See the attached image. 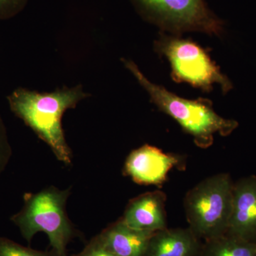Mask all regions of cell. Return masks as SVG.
<instances>
[{
    "instance_id": "cell-6",
    "label": "cell",
    "mask_w": 256,
    "mask_h": 256,
    "mask_svg": "<svg viewBox=\"0 0 256 256\" xmlns=\"http://www.w3.org/2000/svg\"><path fill=\"white\" fill-rule=\"evenodd\" d=\"M140 16L172 34L188 32L220 36L224 22L205 0H130Z\"/></svg>"
},
{
    "instance_id": "cell-10",
    "label": "cell",
    "mask_w": 256,
    "mask_h": 256,
    "mask_svg": "<svg viewBox=\"0 0 256 256\" xmlns=\"http://www.w3.org/2000/svg\"><path fill=\"white\" fill-rule=\"evenodd\" d=\"M202 246L190 228H166L153 234L144 256H200Z\"/></svg>"
},
{
    "instance_id": "cell-3",
    "label": "cell",
    "mask_w": 256,
    "mask_h": 256,
    "mask_svg": "<svg viewBox=\"0 0 256 256\" xmlns=\"http://www.w3.org/2000/svg\"><path fill=\"white\" fill-rule=\"evenodd\" d=\"M70 188L55 186L35 194H26L22 208L11 217L28 242L38 232L46 234L52 252L56 256H67V246L75 236V229L66 210Z\"/></svg>"
},
{
    "instance_id": "cell-1",
    "label": "cell",
    "mask_w": 256,
    "mask_h": 256,
    "mask_svg": "<svg viewBox=\"0 0 256 256\" xmlns=\"http://www.w3.org/2000/svg\"><path fill=\"white\" fill-rule=\"evenodd\" d=\"M88 96L82 86L43 94L20 88L8 99L13 114L50 146L57 160L70 165L72 152L64 136L62 117L66 111L74 108Z\"/></svg>"
},
{
    "instance_id": "cell-13",
    "label": "cell",
    "mask_w": 256,
    "mask_h": 256,
    "mask_svg": "<svg viewBox=\"0 0 256 256\" xmlns=\"http://www.w3.org/2000/svg\"><path fill=\"white\" fill-rule=\"evenodd\" d=\"M0 256H56L53 252L34 250L11 239L0 237Z\"/></svg>"
},
{
    "instance_id": "cell-2",
    "label": "cell",
    "mask_w": 256,
    "mask_h": 256,
    "mask_svg": "<svg viewBox=\"0 0 256 256\" xmlns=\"http://www.w3.org/2000/svg\"><path fill=\"white\" fill-rule=\"evenodd\" d=\"M122 62L149 94L152 102L192 136L200 148L205 149L212 146L216 134L226 137L238 127L235 120L224 118L217 114L210 101L202 98L188 100L175 95L165 88L150 82L132 60Z\"/></svg>"
},
{
    "instance_id": "cell-15",
    "label": "cell",
    "mask_w": 256,
    "mask_h": 256,
    "mask_svg": "<svg viewBox=\"0 0 256 256\" xmlns=\"http://www.w3.org/2000/svg\"><path fill=\"white\" fill-rule=\"evenodd\" d=\"M12 156V148L4 122L0 116V175L4 171Z\"/></svg>"
},
{
    "instance_id": "cell-4",
    "label": "cell",
    "mask_w": 256,
    "mask_h": 256,
    "mask_svg": "<svg viewBox=\"0 0 256 256\" xmlns=\"http://www.w3.org/2000/svg\"><path fill=\"white\" fill-rule=\"evenodd\" d=\"M234 182L228 173L208 176L186 193L184 201L188 228L205 240L226 234L232 214Z\"/></svg>"
},
{
    "instance_id": "cell-16",
    "label": "cell",
    "mask_w": 256,
    "mask_h": 256,
    "mask_svg": "<svg viewBox=\"0 0 256 256\" xmlns=\"http://www.w3.org/2000/svg\"><path fill=\"white\" fill-rule=\"evenodd\" d=\"M74 256H116L105 246L98 236L88 242L84 250Z\"/></svg>"
},
{
    "instance_id": "cell-5",
    "label": "cell",
    "mask_w": 256,
    "mask_h": 256,
    "mask_svg": "<svg viewBox=\"0 0 256 256\" xmlns=\"http://www.w3.org/2000/svg\"><path fill=\"white\" fill-rule=\"evenodd\" d=\"M156 50L168 60L173 80L188 82L204 92H210L218 84L224 94H228L233 84L220 72L206 50L194 42L180 35L162 34L156 42Z\"/></svg>"
},
{
    "instance_id": "cell-14",
    "label": "cell",
    "mask_w": 256,
    "mask_h": 256,
    "mask_svg": "<svg viewBox=\"0 0 256 256\" xmlns=\"http://www.w3.org/2000/svg\"><path fill=\"white\" fill-rule=\"evenodd\" d=\"M28 0H0V20L14 18L26 8Z\"/></svg>"
},
{
    "instance_id": "cell-12",
    "label": "cell",
    "mask_w": 256,
    "mask_h": 256,
    "mask_svg": "<svg viewBox=\"0 0 256 256\" xmlns=\"http://www.w3.org/2000/svg\"><path fill=\"white\" fill-rule=\"evenodd\" d=\"M200 256H256V242L226 234L206 240Z\"/></svg>"
},
{
    "instance_id": "cell-11",
    "label": "cell",
    "mask_w": 256,
    "mask_h": 256,
    "mask_svg": "<svg viewBox=\"0 0 256 256\" xmlns=\"http://www.w3.org/2000/svg\"><path fill=\"white\" fill-rule=\"evenodd\" d=\"M153 234L131 228L120 218L98 236L116 256H144Z\"/></svg>"
},
{
    "instance_id": "cell-8",
    "label": "cell",
    "mask_w": 256,
    "mask_h": 256,
    "mask_svg": "<svg viewBox=\"0 0 256 256\" xmlns=\"http://www.w3.org/2000/svg\"><path fill=\"white\" fill-rule=\"evenodd\" d=\"M226 234L256 242V176L234 182L232 214Z\"/></svg>"
},
{
    "instance_id": "cell-9",
    "label": "cell",
    "mask_w": 256,
    "mask_h": 256,
    "mask_svg": "<svg viewBox=\"0 0 256 256\" xmlns=\"http://www.w3.org/2000/svg\"><path fill=\"white\" fill-rule=\"evenodd\" d=\"M165 204L164 192H146L130 201L121 218L131 228L156 233L166 228Z\"/></svg>"
},
{
    "instance_id": "cell-7",
    "label": "cell",
    "mask_w": 256,
    "mask_h": 256,
    "mask_svg": "<svg viewBox=\"0 0 256 256\" xmlns=\"http://www.w3.org/2000/svg\"><path fill=\"white\" fill-rule=\"evenodd\" d=\"M178 162V156L163 152L156 146L144 144L128 156L124 173L139 184L160 185L164 182L168 173Z\"/></svg>"
}]
</instances>
